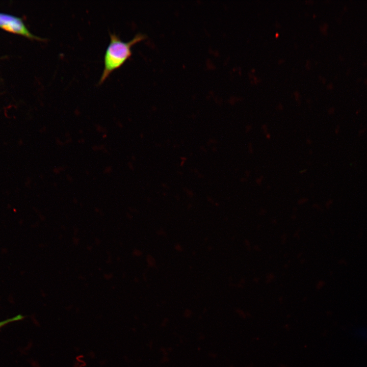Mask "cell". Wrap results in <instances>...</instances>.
<instances>
[{"mask_svg":"<svg viewBox=\"0 0 367 367\" xmlns=\"http://www.w3.org/2000/svg\"><path fill=\"white\" fill-rule=\"evenodd\" d=\"M23 318H24L23 316H22L21 314H19L18 316H16L11 318L10 319H8L6 320L1 321V322H0V328H2V327H3L4 326L8 324V323H11L12 322H15V321L22 320Z\"/></svg>","mask_w":367,"mask_h":367,"instance_id":"3957f363","label":"cell"},{"mask_svg":"<svg viewBox=\"0 0 367 367\" xmlns=\"http://www.w3.org/2000/svg\"><path fill=\"white\" fill-rule=\"evenodd\" d=\"M0 29L30 39L45 40L32 34L21 18L10 14L0 12Z\"/></svg>","mask_w":367,"mask_h":367,"instance_id":"7a4b0ae2","label":"cell"},{"mask_svg":"<svg viewBox=\"0 0 367 367\" xmlns=\"http://www.w3.org/2000/svg\"><path fill=\"white\" fill-rule=\"evenodd\" d=\"M110 41L104 56V68L99 81L102 84L115 70L120 68L132 55V47L145 39L146 36L138 33L128 42H124L115 33H109Z\"/></svg>","mask_w":367,"mask_h":367,"instance_id":"6da1fadb","label":"cell"}]
</instances>
